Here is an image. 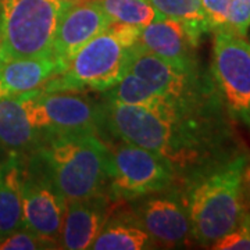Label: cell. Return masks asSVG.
Listing matches in <instances>:
<instances>
[{"instance_id": "cell-1", "label": "cell", "mask_w": 250, "mask_h": 250, "mask_svg": "<svg viewBox=\"0 0 250 250\" xmlns=\"http://www.w3.org/2000/svg\"><path fill=\"white\" fill-rule=\"evenodd\" d=\"M104 126L120 141L136 145L166 161L174 172L196 174L227 157H217L220 132L211 111L181 121L164 120L150 110L106 100Z\"/></svg>"}, {"instance_id": "cell-2", "label": "cell", "mask_w": 250, "mask_h": 250, "mask_svg": "<svg viewBox=\"0 0 250 250\" xmlns=\"http://www.w3.org/2000/svg\"><path fill=\"white\" fill-rule=\"evenodd\" d=\"M246 163V154H236L193 175L185 206L192 236L199 245L211 248L215 241L241 223L246 210L242 195V175Z\"/></svg>"}, {"instance_id": "cell-3", "label": "cell", "mask_w": 250, "mask_h": 250, "mask_svg": "<svg viewBox=\"0 0 250 250\" xmlns=\"http://www.w3.org/2000/svg\"><path fill=\"white\" fill-rule=\"evenodd\" d=\"M36 156L65 202L104 195L110 149L98 134L47 135Z\"/></svg>"}, {"instance_id": "cell-4", "label": "cell", "mask_w": 250, "mask_h": 250, "mask_svg": "<svg viewBox=\"0 0 250 250\" xmlns=\"http://www.w3.org/2000/svg\"><path fill=\"white\" fill-rule=\"evenodd\" d=\"M71 3L65 0H0L4 60L52 56L59 21Z\"/></svg>"}, {"instance_id": "cell-5", "label": "cell", "mask_w": 250, "mask_h": 250, "mask_svg": "<svg viewBox=\"0 0 250 250\" xmlns=\"http://www.w3.org/2000/svg\"><path fill=\"white\" fill-rule=\"evenodd\" d=\"M129 59L131 49L106 29L82 46L62 71L39 90L43 93L85 89L106 92L128 72Z\"/></svg>"}, {"instance_id": "cell-6", "label": "cell", "mask_w": 250, "mask_h": 250, "mask_svg": "<svg viewBox=\"0 0 250 250\" xmlns=\"http://www.w3.org/2000/svg\"><path fill=\"white\" fill-rule=\"evenodd\" d=\"M108 149L107 187L113 199L135 200L171 187L175 172L154 153L124 141Z\"/></svg>"}, {"instance_id": "cell-7", "label": "cell", "mask_w": 250, "mask_h": 250, "mask_svg": "<svg viewBox=\"0 0 250 250\" xmlns=\"http://www.w3.org/2000/svg\"><path fill=\"white\" fill-rule=\"evenodd\" d=\"M211 72L228 113L250 126V42L229 31H214Z\"/></svg>"}, {"instance_id": "cell-8", "label": "cell", "mask_w": 250, "mask_h": 250, "mask_svg": "<svg viewBox=\"0 0 250 250\" xmlns=\"http://www.w3.org/2000/svg\"><path fill=\"white\" fill-rule=\"evenodd\" d=\"M128 71L152 85L188 111L214 107L211 88L203 82L196 68H185L138 47L131 49Z\"/></svg>"}, {"instance_id": "cell-9", "label": "cell", "mask_w": 250, "mask_h": 250, "mask_svg": "<svg viewBox=\"0 0 250 250\" xmlns=\"http://www.w3.org/2000/svg\"><path fill=\"white\" fill-rule=\"evenodd\" d=\"M42 129L47 135L98 134L104 125L103 106L72 92L43 93L38 89Z\"/></svg>"}, {"instance_id": "cell-10", "label": "cell", "mask_w": 250, "mask_h": 250, "mask_svg": "<svg viewBox=\"0 0 250 250\" xmlns=\"http://www.w3.org/2000/svg\"><path fill=\"white\" fill-rule=\"evenodd\" d=\"M65 199L45 174H25L22 181V228L60 248Z\"/></svg>"}, {"instance_id": "cell-11", "label": "cell", "mask_w": 250, "mask_h": 250, "mask_svg": "<svg viewBox=\"0 0 250 250\" xmlns=\"http://www.w3.org/2000/svg\"><path fill=\"white\" fill-rule=\"evenodd\" d=\"M134 213L156 246L185 248L193 238L185 200L177 195H150L135 206Z\"/></svg>"}, {"instance_id": "cell-12", "label": "cell", "mask_w": 250, "mask_h": 250, "mask_svg": "<svg viewBox=\"0 0 250 250\" xmlns=\"http://www.w3.org/2000/svg\"><path fill=\"white\" fill-rule=\"evenodd\" d=\"M111 22L96 0L72 1L60 17L53 42L52 56L62 70L82 46L104 32Z\"/></svg>"}, {"instance_id": "cell-13", "label": "cell", "mask_w": 250, "mask_h": 250, "mask_svg": "<svg viewBox=\"0 0 250 250\" xmlns=\"http://www.w3.org/2000/svg\"><path fill=\"white\" fill-rule=\"evenodd\" d=\"M200 36L178 20L160 17L141 28L135 47L185 68H196Z\"/></svg>"}, {"instance_id": "cell-14", "label": "cell", "mask_w": 250, "mask_h": 250, "mask_svg": "<svg viewBox=\"0 0 250 250\" xmlns=\"http://www.w3.org/2000/svg\"><path fill=\"white\" fill-rule=\"evenodd\" d=\"M110 218L106 195L67 202L60 233V249H90Z\"/></svg>"}, {"instance_id": "cell-15", "label": "cell", "mask_w": 250, "mask_h": 250, "mask_svg": "<svg viewBox=\"0 0 250 250\" xmlns=\"http://www.w3.org/2000/svg\"><path fill=\"white\" fill-rule=\"evenodd\" d=\"M106 100L145 107L170 121H181L188 117L214 110L213 107L203 111H188L131 71L126 72L113 88L106 90Z\"/></svg>"}, {"instance_id": "cell-16", "label": "cell", "mask_w": 250, "mask_h": 250, "mask_svg": "<svg viewBox=\"0 0 250 250\" xmlns=\"http://www.w3.org/2000/svg\"><path fill=\"white\" fill-rule=\"evenodd\" d=\"M62 71L53 56L7 60L0 68V98H10L41 89Z\"/></svg>"}, {"instance_id": "cell-17", "label": "cell", "mask_w": 250, "mask_h": 250, "mask_svg": "<svg viewBox=\"0 0 250 250\" xmlns=\"http://www.w3.org/2000/svg\"><path fill=\"white\" fill-rule=\"evenodd\" d=\"M47 134L31 124L20 96L0 98V145L10 152L35 150Z\"/></svg>"}, {"instance_id": "cell-18", "label": "cell", "mask_w": 250, "mask_h": 250, "mask_svg": "<svg viewBox=\"0 0 250 250\" xmlns=\"http://www.w3.org/2000/svg\"><path fill=\"white\" fill-rule=\"evenodd\" d=\"M22 181L16 157L0 166V239L22 228Z\"/></svg>"}, {"instance_id": "cell-19", "label": "cell", "mask_w": 250, "mask_h": 250, "mask_svg": "<svg viewBox=\"0 0 250 250\" xmlns=\"http://www.w3.org/2000/svg\"><path fill=\"white\" fill-rule=\"evenodd\" d=\"M156 248L150 235L138 220L117 217L107 220L102 232L93 242V250H143Z\"/></svg>"}, {"instance_id": "cell-20", "label": "cell", "mask_w": 250, "mask_h": 250, "mask_svg": "<svg viewBox=\"0 0 250 250\" xmlns=\"http://www.w3.org/2000/svg\"><path fill=\"white\" fill-rule=\"evenodd\" d=\"M113 22L145 27L164 17L147 0H96Z\"/></svg>"}, {"instance_id": "cell-21", "label": "cell", "mask_w": 250, "mask_h": 250, "mask_svg": "<svg viewBox=\"0 0 250 250\" xmlns=\"http://www.w3.org/2000/svg\"><path fill=\"white\" fill-rule=\"evenodd\" d=\"M164 17L178 20L202 38L208 32L202 0H147Z\"/></svg>"}, {"instance_id": "cell-22", "label": "cell", "mask_w": 250, "mask_h": 250, "mask_svg": "<svg viewBox=\"0 0 250 250\" xmlns=\"http://www.w3.org/2000/svg\"><path fill=\"white\" fill-rule=\"evenodd\" d=\"M215 250H250V210H245L241 223L231 232L211 245Z\"/></svg>"}, {"instance_id": "cell-23", "label": "cell", "mask_w": 250, "mask_h": 250, "mask_svg": "<svg viewBox=\"0 0 250 250\" xmlns=\"http://www.w3.org/2000/svg\"><path fill=\"white\" fill-rule=\"evenodd\" d=\"M39 250V249H54L52 243H49L41 236L32 233L28 229H17L16 232L10 233L1 238L0 250Z\"/></svg>"}, {"instance_id": "cell-24", "label": "cell", "mask_w": 250, "mask_h": 250, "mask_svg": "<svg viewBox=\"0 0 250 250\" xmlns=\"http://www.w3.org/2000/svg\"><path fill=\"white\" fill-rule=\"evenodd\" d=\"M250 28V0H232L223 31L246 36Z\"/></svg>"}, {"instance_id": "cell-25", "label": "cell", "mask_w": 250, "mask_h": 250, "mask_svg": "<svg viewBox=\"0 0 250 250\" xmlns=\"http://www.w3.org/2000/svg\"><path fill=\"white\" fill-rule=\"evenodd\" d=\"M231 3L232 0H202L208 29L211 32L225 28Z\"/></svg>"}, {"instance_id": "cell-26", "label": "cell", "mask_w": 250, "mask_h": 250, "mask_svg": "<svg viewBox=\"0 0 250 250\" xmlns=\"http://www.w3.org/2000/svg\"><path fill=\"white\" fill-rule=\"evenodd\" d=\"M141 28L132 24H124V22H111L107 28L110 32H113L117 39L128 49H132L138 43V39L141 35Z\"/></svg>"}, {"instance_id": "cell-27", "label": "cell", "mask_w": 250, "mask_h": 250, "mask_svg": "<svg viewBox=\"0 0 250 250\" xmlns=\"http://www.w3.org/2000/svg\"><path fill=\"white\" fill-rule=\"evenodd\" d=\"M242 195L246 210H250V161L248 160L242 175Z\"/></svg>"}, {"instance_id": "cell-28", "label": "cell", "mask_w": 250, "mask_h": 250, "mask_svg": "<svg viewBox=\"0 0 250 250\" xmlns=\"http://www.w3.org/2000/svg\"><path fill=\"white\" fill-rule=\"evenodd\" d=\"M4 49H3V39H1V31H0V68L4 64Z\"/></svg>"}, {"instance_id": "cell-29", "label": "cell", "mask_w": 250, "mask_h": 250, "mask_svg": "<svg viewBox=\"0 0 250 250\" xmlns=\"http://www.w3.org/2000/svg\"><path fill=\"white\" fill-rule=\"evenodd\" d=\"M65 1H78V0H65Z\"/></svg>"}]
</instances>
